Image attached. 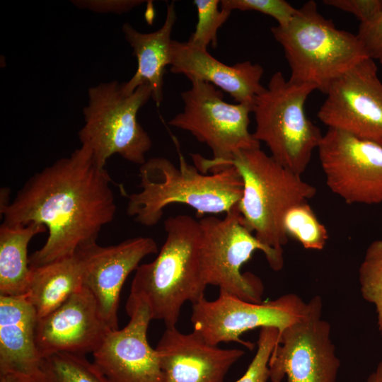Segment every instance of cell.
<instances>
[{
  "instance_id": "1",
  "label": "cell",
  "mask_w": 382,
  "mask_h": 382,
  "mask_svg": "<svg viewBox=\"0 0 382 382\" xmlns=\"http://www.w3.org/2000/svg\"><path fill=\"white\" fill-rule=\"evenodd\" d=\"M112 182L85 146L32 175L8 204L0 205L3 223L42 224L48 237L29 257L30 267L73 256L81 246L95 243L116 212Z\"/></svg>"
},
{
  "instance_id": "2",
  "label": "cell",
  "mask_w": 382,
  "mask_h": 382,
  "mask_svg": "<svg viewBox=\"0 0 382 382\" xmlns=\"http://www.w3.org/2000/svg\"><path fill=\"white\" fill-rule=\"evenodd\" d=\"M166 240L156 257L135 270L126 308L144 304L152 319L175 327L183 306L204 297L207 286L201 259L199 220L187 214L164 221Z\"/></svg>"
},
{
  "instance_id": "3",
  "label": "cell",
  "mask_w": 382,
  "mask_h": 382,
  "mask_svg": "<svg viewBox=\"0 0 382 382\" xmlns=\"http://www.w3.org/2000/svg\"><path fill=\"white\" fill-rule=\"evenodd\" d=\"M179 165L164 157L146 160L139 167L141 190L128 195L126 212L144 226L156 225L164 209L185 204L199 215L227 213L243 195V183L238 170L228 166L211 173L189 164L173 137Z\"/></svg>"
},
{
  "instance_id": "4",
  "label": "cell",
  "mask_w": 382,
  "mask_h": 382,
  "mask_svg": "<svg viewBox=\"0 0 382 382\" xmlns=\"http://www.w3.org/2000/svg\"><path fill=\"white\" fill-rule=\"evenodd\" d=\"M291 69L289 81L326 93L332 83L368 57L357 35L336 28L313 1L297 8L285 25L271 28Z\"/></svg>"
},
{
  "instance_id": "5",
  "label": "cell",
  "mask_w": 382,
  "mask_h": 382,
  "mask_svg": "<svg viewBox=\"0 0 382 382\" xmlns=\"http://www.w3.org/2000/svg\"><path fill=\"white\" fill-rule=\"evenodd\" d=\"M228 166H234L243 180L238 207L243 224L261 243L284 255L289 238L284 216L291 207L313 198L316 188L260 147L240 151L222 168Z\"/></svg>"
},
{
  "instance_id": "6",
  "label": "cell",
  "mask_w": 382,
  "mask_h": 382,
  "mask_svg": "<svg viewBox=\"0 0 382 382\" xmlns=\"http://www.w3.org/2000/svg\"><path fill=\"white\" fill-rule=\"evenodd\" d=\"M315 90L311 84L286 80L278 71L253 107L254 138L266 144L277 162L299 175L307 168L323 137L305 112L307 98Z\"/></svg>"
},
{
  "instance_id": "7",
  "label": "cell",
  "mask_w": 382,
  "mask_h": 382,
  "mask_svg": "<svg viewBox=\"0 0 382 382\" xmlns=\"http://www.w3.org/2000/svg\"><path fill=\"white\" fill-rule=\"evenodd\" d=\"M151 97L149 84L139 86L128 96L122 93V83L117 81L88 88V103L83 109L84 125L78 135L99 166L105 168L114 154L139 166L146 161L152 141L137 115Z\"/></svg>"
},
{
  "instance_id": "8",
  "label": "cell",
  "mask_w": 382,
  "mask_h": 382,
  "mask_svg": "<svg viewBox=\"0 0 382 382\" xmlns=\"http://www.w3.org/2000/svg\"><path fill=\"white\" fill-rule=\"evenodd\" d=\"M199 222L201 265L206 284L249 302H262L261 279L251 272L243 273L242 267L255 251L261 250L270 267L280 271L284 255L264 245L247 228L238 204L222 219L207 216Z\"/></svg>"
},
{
  "instance_id": "9",
  "label": "cell",
  "mask_w": 382,
  "mask_h": 382,
  "mask_svg": "<svg viewBox=\"0 0 382 382\" xmlns=\"http://www.w3.org/2000/svg\"><path fill=\"white\" fill-rule=\"evenodd\" d=\"M190 81L191 88L180 93L183 111L168 124L189 132L210 148L211 159L192 154L195 166L201 172L218 171L240 151L260 147V142L249 131L253 105L226 103L222 92L212 84Z\"/></svg>"
},
{
  "instance_id": "10",
  "label": "cell",
  "mask_w": 382,
  "mask_h": 382,
  "mask_svg": "<svg viewBox=\"0 0 382 382\" xmlns=\"http://www.w3.org/2000/svg\"><path fill=\"white\" fill-rule=\"evenodd\" d=\"M192 305L193 330L207 343L218 346L222 342H235L250 350L253 349L255 344L241 339L243 334L265 327L275 328L279 334L303 319L310 307L309 302H303L295 294L252 303L222 290L213 301L203 297Z\"/></svg>"
},
{
  "instance_id": "11",
  "label": "cell",
  "mask_w": 382,
  "mask_h": 382,
  "mask_svg": "<svg viewBox=\"0 0 382 382\" xmlns=\"http://www.w3.org/2000/svg\"><path fill=\"white\" fill-rule=\"evenodd\" d=\"M307 315L279 334L270 360V379L281 382H335L340 366L330 339V323L321 319L322 299L309 301Z\"/></svg>"
},
{
  "instance_id": "12",
  "label": "cell",
  "mask_w": 382,
  "mask_h": 382,
  "mask_svg": "<svg viewBox=\"0 0 382 382\" xmlns=\"http://www.w3.org/2000/svg\"><path fill=\"white\" fill-rule=\"evenodd\" d=\"M330 190L347 204L382 202V146L328 128L318 147Z\"/></svg>"
},
{
  "instance_id": "13",
  "label": "cell",
  "mask_w": 382,
  "mask_h": 382,
  "mask_svg": "<svg viewBox=\"0 0 382 382\" xmlns=\"http://www.w3.org/2000/svg\"><path fill=\"white\" fill-rule=\"evenodd\" d=\"M377 71L367 57L334 81L317 113L320 122L382 146V82Z\"/></svg>"
},
{
  "instance_id": "14",
  "label": "cell",
  "mask_w": 382,
  "mask_h": 382,
  "mask_svg": "<svg viewBox=\"0 0 382 382\" xmlns=\"http://www.w3.org/2000/svg\"><path fill=\"white\" fill-rule=\"evenodd\" d=\"M158 253L156 242L147 236L131 238L108 246L95 242L76 250L83 285L95 298L99 313L110 329L119 328L120 295L126 279L142 259Z\"/></svg>"
},
{
  "instance_id": "15",
  "label": "cell",
  "mask_w": 382,
  "mask_h": 382,
  "mask_svg": "<svg viewBox=\"0 0 382 382\" xmlns=\"http://www.w3.org/2000/svg\"><path fill=\"white\" fill-rule=\"evenodd\" d=\"M126 311L129 323L107 333L92 353L93 363L109 382H163L158 352L147 340L149 308L137 304Z\"/></svg>"
},
{
  "instance_id": "16",
  "label": "cell",
  "mask_w": 382,
  "mask_h": 382,
  "mask_svg": "<svg viewBox=\"0 0 382 382\" xmlns=\"http://www.w3.org/2000/svg\"><path fill=\"white\" fill-rule=\"evenodd\" d=\"M111 330L85 286L50 314L37 319L35 342L42 359L58 352L93 353Z\"/></svg>"
},
{
  "instance_id": "17",
  "label": "cell",
  "mask_w": 382,
  "mask_h": 382,
  "mask_svg": "<svg viewBox=\"0 0 382 382\" xmlns=\"http://www.w3.org/2000/svg\"><path fill=\"white\" fill-rule=\"evenodd\" d=\"M156 349L163 382H224L231 366L244 354L207 343L197 332L166 328Z\"/></svg>"
},
{
  "instance_id": "18",
  "label": "cell",
  "mask_w": 382,
  "mask_h": 382,
  "mask_svg": "<svg viewBox=\"0 0 382 382\" xmlns=\"http://www.w3.org/2000/svg\"><path fill=\"white\" fill-rule=\"evenodd\" d=\"M170 71L185 75L190 81L199 80L226 91L238 103L253 106L264 90L261 65L244 61L227 65L213 57L207 50L187 41L173 40L170 47Z\"/></svg>"
},
{
  "instance_id": "19",
  "label": "cell",
  "mask_w": 382,
  "mask_h": 382,
  "mask_svg": "<svg viewBox=\"0 0 382 382\" xmlns=\"http://www.w3.org/2000/svg\"><path fill=\"white\" fill-rule=\"evenodd\" d=\"M37 316L25 296L0 295V374L42 379V360L35 342Z\"/></svg>"
},
{
  "instance_id": "20",
  "label": "cell",
  "mask_w": 382,
  "mask_h": 382,
  "mask_svg": "<svg viewBox=\"0 0 382 382\" xmlns=\"http://www.w3.org/2000/svg\"><path fill=\"white\" fill-rule=\"evenodd\" d=\"M176 18L175 6L172 1L167 4L164 23L157 30L144 33L129 23L122 25L125 39L132 47L137 62L134 75L128 81L122 83L125 95H130L139 86L149 84L152 91L151 98L157 106L160 105L163 99L165 69L170 63L171 33Z\"/></svg>"
},
{
  "instance_id": "21",
  "label": "cell",
  "mask_w": 382,
  "mask_h": 382,
  "mask_svg": "<svg viewBox=\"0 0 382 382\" xmlns=\"http://www.w3.org/2000/svg\"><path fill=\"white\" fill-rule=\"evenodd\" d=\"M30 270L24 296L35 309L37 319L54 311L83 286L81 265L76 255Z\"/></svg>"
},
{
  "instance_id": "22",
  "label": "cell",
  "mask_w": 382,
  "mask_h": 382,
  "mask_svg": "<svg viewBox=\"0 0 382 382\" xmlns=\"http://www.w3.org/2000/svg\"><path fill=\"white\" fill-rule=\"evenodd\" d=\"M47 231L45 226L32 222L26 226H0V295L24 296L31 270L28 246L36 235Z\"/></svg>"
},
{
  "instance_id": "23",
  "label": "cell",
  "mask_w": 382,
  "mask_h": 382,
  "mask_svg": "<svg viewBox=\"0 0 382 382\" xmlns=\"http://www.w3.org/2000/svg\"><path fill=\"white\" fill-rule=\"evenodd\" d=\"M43 382H109L84 355L58 352L42 359Z\"/></svg>"
},
{
  "instance_id": "24",
  "label": "cell",
  "mask_w": 382,
  "mask_h": 382,
  "mask_svg": "<svg viewBox=\"0 0 382 382\" xmlns=\"http://www.w3.org/2000/svg\"><path fill=\"white\" fill-rule=\"evenodd\" d=\"M283 227L288 237L294 238L308 250H323L328 240V230L308 202L296 204L286 212Z\"/></svg>"
},
{
  "instance_id": "25",
  "label": "cell",
  "mask_w": 382,
  "mask_h": 382,
  "mask_svg": "<svg viewBox=\"0 0 382 382\" xmlns=\"http://www.w3.org/2000/svg\"><path fill=\"white\" fill-rule=\"evenodd\" d=\"M360 291L364 299L375 305L378 327L382 335V240L368 246L359 269Z\"/></svg>"
},
{
  "instance_id": "26",
  "label": "cell",
  "mask_w": 382,
  "mask_h": 382,
  "mask_svg": "<svg viewBox=\"0 0 382 382\" xmlns=\"http://www.w3.org/2000/svg\"><path fill=\"white\" fill-rule=\"evenodd\" d=\"M193 4L197 8L198 20L187 42L205 50H207L209 45L216 47L219 29L231 12L221 9L219 0H195Z\"/></svg>"
},
{
  "instance_id": "27",
  "label": "cell",
  "mask_w": 382,
  "mask_h": 382,
  "mask_svg": "<svg viewBox=\"0 0 382 382\" xmlns=\"http://www.w3.org/2000/svg\"><path fill=\"white\" fill-rule=\"evenodd\" d=\"M278 337L279 330L275 328L260 329L255 354L244 374L235 382H267L270 379L268 364Z\"/></svg>"
},
{
  "instance_id": "28",
  "label": "cell",
  "mask_w": 382,
  "mask_h": 382,
  "mask_svg": "<svg viewBox=\"0 0 382 382\" xmlns=\"http://www.w3.org/2000/svg\"><path fill=\"white\" fill-rule=\"evenodd\" d=\"M221 9L254 11L272 17L277 25L283 26L292 19L297 8L284 0H221Z\"/></svg>"
},
{
  "instance_id": "29",
  "label": "cell",
  "mask_w": 382,
  "mask_h": 382,
  "mask_svg": "<svg viewBox=\"0 0 382 382\" xmlns=\"http://www.w3.org/2000/svg\"><path fill=\"white\" fill-rule=\"evenodd\" d=\"M323 2L353 14L360 23L374 21L382 12V0H324Z\"/></svg>"
},
{
  "instance_id": "30",
  "label": "cell",
  "mask_w": 382,
  "mask_h": 382,
  "mask_svg": "<svg viewBox=\"0 0 382 382\" xmlns=\"http://www.w3.org/2000/svg\"><path fill=\"white\" fill-rule=\"evenodd\" d=\"M356 35L368 57L382 64V12L374 21L359 23Z\"/></svg>"
},
{
  "instance_id": "31",
  "label": "cell",
  "mask_w": 382,
  "mask_h": 382,
  "mask_svg": "<svg viewBox=\"0 0 382 382\" xmlns=\"http://www.w3.org/2000/svg\"><path fill=\"white\" fill-rule=\"evenodd\" d=\"M142 0H73L77 8L99 13L122 14L144 4Z\"/></svg>"
},
{
  "instance_id": "32",
  "label": "cell",
  "mask_w": 382,
  "mask_h": 382,
  "mask_svg": "<svg viewBox=\"0 0 382 382\" xmlns=\"http://www.w3.org/2000/svg\"><path fill=\"white\" fill-rule=\"evenodd\" d=\"M0 382H43L42 379L15 373L0 374Z\"/></svg>"
},
{
  "instance_id": "33",
  "label": "cell",
  "mask_w": 382,
  "mask_h": 382,
  "mask_svg": "<svg viewBox=\"0 0 382 382\" xmlns=\"http://www.w3.org/2000/svg\"><path fill=\"white\" fill-rule=\"evenodd\" d=\"M366 382H382V360L378 364L375 371L369 376Z\"/></svg>"
}]
</instances>
